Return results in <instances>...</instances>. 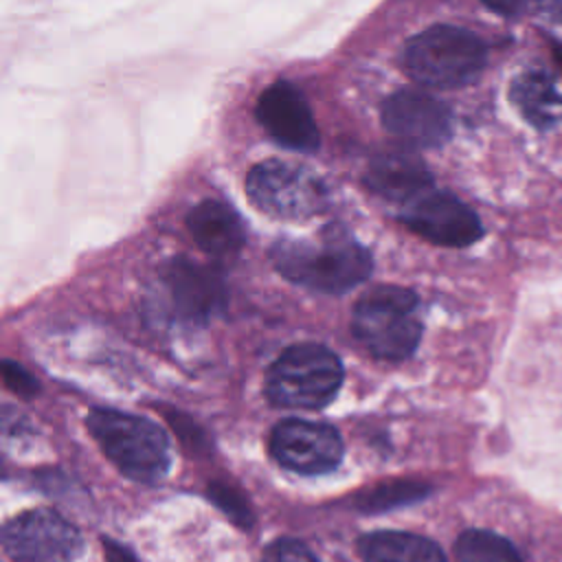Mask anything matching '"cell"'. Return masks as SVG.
I'll return each instance as SVG.
<instances>
[{
    "label": "cell",
    "mask_w": 562,
    "mask_h": 562,
    "mask_svg": "<svg viewBox=\"0 0 562 562\" xmlns=\"http://www.w3.org/2000/svg\"><path fill=\"white\" fill-rule=\"evenodd\" d=\"M270 257L288 281L323 294L349 292L373 270L371 252L334 226L312 239H281L270 248Z\"/></svg>",
    "instance_id": "obj_1"
},
{
    "label": "cell",
    "mask_w": 562,
    "mask_h": 562,
    "mask_svg": "<svg viewBox=\"0 0 562 562\" xmlns=\"http://www.w3.org/2000/svg\"><path fill=\"white\" fill-rule=\"evenodd\" d=\"M402 59L417 83L450 90L479 79L487 61V48L470 29L435 24L404 44Z\"/></svg>",
    "instance_id": "obj_2"
},
{
    "label": "cell",
    "mask_w": 562,
    "mask_h": 562,
    "mask_svg": "<svg viewBox=\"0 0 562 562\" xmlns=\"http://www.w3.org/2000/svg\"><path fill=\"white\" fill-rule=\"evenodd\" d=\"M86 428L125 476L156 483L169 472V439L154 422L114 408H92L86 417Z\"/></svg>",
    "instance_id": "obj_3"
},
{
    "label": "cell",
    "mask_w": 562,
    "mask_h": 562,
    "mask_svg": "<svg viewBox=\"0 0 562 562\" xmlns=\"http://www.w3.org/2000/svg\"><path fill=\"white\" fill-rule=\"evenodd\" d=\"M351 331L375 358H408L422 340L417 296L400 285H378L364 292L353 305Z\"/></svg>",
    "instance_id": "obj_4"
},
{
    "label": "cell",
    "mask_w": 562,
    "mask_h": 562,
    "mask_svg": "<svg viewBox=\"0 0 562 562\" xmlns=\"http://www.w3.org/2000/svg\"><path fill=\"white\" fill-rule=\"evenodd\" d=\"M342 378V362L329 347L299 342L288 347L270 364L266 397L283 408H325L336 397Z\"/></svg>",
    "instance_id": "obj_5"
},
{
    "label": "cell",
    "mask_w": 562,
    "mask_h": 562,
    "mask_svg": "<svg viewBox=\"0 0 562 562\" xmlns=\"http://www.w3.org/2000/svg\"><path fill=\"white\" fill-rule=\"evenodd\" d=\"M250 202L272 217L307 220L329 200L325 182L307 167L285 160H263L246 176Z\"/></svg>",
    "instance_id": "obj_6"
},
{
    "label": "cell",
    "mask_w": 562,
    "mask_h": 562,
    "mask_svg": "<svg viewBox=\"0 0 562 562\" xmlns=\"http://www.w3.org/2000/svg\"><path fill=\"white\" fill-rule=\"evenodd\" d=\"M2 549L13 562H75L83 540L57 512L29 509L2 527Z\"/></svg>",
    "instance_id": "obj_7"
},
{
    "label": "cell",
    "mask_w": 562,
    "mask_h": 562,
    "mask_svg": "<svg viewBox=\"0 0 562 562\" xmlns=\"http://www.w3.org/2000/svg\"><path fill=\"white\" fill-rule=\"evenodd\" d=\"M402 224L430 244L463 248L483 237L479 215L450 191L430 189L400 213Z\"/></svg>",
    "instance_id": "obj_8"
},
{
    "label": "cell",
    "mask_w": 562,
    "mask_h": 562,
    "mask_svg": "<svg viewBox=\"0 0 562 562\" xmlns=\"http://www.w3.org/2000/svg\"><path fill=\"white\" fill-rule=\"evenodd\" d=\"M268 448L279 465L299 474L331 472L345 452L334 426L310 419L279 422L270 432Z\"/></svg>",
    "instance_id": "obj_9"
},
{
    "label": "cell",
    "mask_w": 562,
    "mask_h": 562,
    "mask_svg": "<svg viewBox=\"0 0 562 562\" xmlns=\"http://www.w3.org/2000/svg\"><path fill=\"white\" fill-rule=\"evenodd\" d=\"M160 281L171 312L189 325L206 323L226 305V288L220 272L189 257L167 261Z\"/></svg>",
    "instance_id": "obj_10"
},
{
    "label": "cell",
    "mask_w": 562,
    "mask_h": 562,
    "mask_svg": "<svg viewBox=\"0 0 562 562\" xmlns=\"http://www.w3.org/2000/svg\"><path fill=\"white\" fill-rule=\"evenodd\" d=\"M384 130L413 149L443 145L452 134V114L435 97L419 90H397L382 103Z\"/></svg>",
    "instance_id": "obj_11"
},
{
    "label": "cell",
    "mask_w": 562,
    "mask_h": 562,
    "mask_svg": "<svg viewBox=\"0 0 562 562\" xmlns=\"http://www.w3.org/2000/svg\"><path fill=\"white\" fill-rule=\"evenodd\" d=\"M257 121L281 147L294 151H314L321 134L303 92L290 81L270 83L257 99Z\"/></svg>",
    "instance_id": "obj_12"
},
{
    "label": "cell",
    "mask_w": 562,
    "mask_h": 562,
    "mask_svg": "<svg viewBox=\"0 0 562 562\" xmlns=\"http://www.w3.org/2000/svg\"><path fill=\"white\" fill-rule=\"evenodd\" d=\"M367 187L402 209L435 189L426 165L408 154H382L367 169Z\"/></svg>",
    "instance_id": "obj_13"
},
{
    "label": "cell",
    "mask_w": 562,
    "mask_h": 562,
    "mask_svg": "<svg viewBox=\"0 0 562 562\" xmlns=\"http://www.w3.org/2000/svg\"><path fill=\"white\" fill-rule=\"evenodd\" d=\"M187 228L195 244L217 259L237 255L246 239L239 215L220 200L195 204L187 215Z\"/></svg>",
    "instance_id": "obj_14"
},
{
    "label": "cell",
    "mask_w": 562,
    "mask_h": 562,
    "mask_svg": "<svg viewBox=\"0 0 562 562\" xmlns=\"http://www.w3.org/2000/svg\"><path fill=\"white\" fill-rule=\"evenodd\" d=\"M509 99L522 119L540 132L562 121V94L553 75L540 66L527 68L512 79Z\"/></svg>",
    "instance_id": "obj_15"
},
{
    "label": "cell",
    "mask_w": 562,
    "mask_h": 562,
    "mask_svg": "<svg viewBox=\"0 0 562 562\" xmlns=\"http://www.w3.org/2000/svg\"><path fill=\"white\" fill-rule=\"evenodd\" d=\"M358 549L364 562H446L437 542L408 531L364 533Z\"/></svg>",
    "instance_id": "obj_16"
},
{
    "label": "cell",
    "mask_w": 562,
    "mask_h": 562,
    "mask_svg": "<svg viewBox=\"0 0 562 562\" xmlns=\"http://www.w3.org/2000/svg\"><path fill=\"white\" fill-rule=\"evenodd\" d=\"M459 562H522L516 547L487 529H468L459 536L457 544Z\"/></svg>",
    "instance_id": "obj_17"
},
{
    "label": "cell",
    "mask_w": 562,
    "mask_h": 562,
    "mask_svg": "<svg viewBox=\"0 0 562 562\" xmlns=\"http://www.w3.org/2000/svg\"><path fill=\"white\" fill-rule=\"evenodd\" d=\"M430 494V487L417 481H391L373 490H367L356 498V507L362 512H384L400 505L417 503Z\"/></svg>",
    "instance_id": "obj_18"
},
{
    "label": "cell",
    "mask_w": 562,
    "mask_h": 562,
    "mask_svg": "<svg viewBox=\"0 0 562 562\" xmlns=\"http://www.w3.org/2000/svg\"><path fill=\"white\" fill-rule=\"evenodd\" d=\"M209 498L224 512L228 514L231 520H235L239 527H250L252 525V512L248 501L231 485L226 483H211L209 485Z\"/></svg>",
    "instance_id": "obj_19"
},
{
    "label": "cell",
    "mask_w": 562,
    "mask_h": 562,
    "mask_svg": "<svg viewBox=\"0 0 562 562\" xmlns=\"http://www.w3.org/2000/svg\"><path fill=\"white\" fill-rule=\"evenodd\" d=\"M261 562H318V560L312 555V551L303 542L294 538H279L266 547Z\"/></svg>",
    "instance_id": "obj_20"
},
{
    "label": "cell",
    "mask_w": 562,
    "mask_h": 562,
    "mask_svg": "<svg viewBox=\"0 0 562 562\" xmlns=\"http://www.w3.org/2000/svg\"><path fill=\"white\" fill-rule=\"evenodd\" d=\"M2 367H4V369H2L4 382H7V386H9L13 393L24 395V397L37 393V380H35L22 364L11 362V360H4Z\"/></svg>",
    "instance_id": "obj_21"
},
{
    "label": "cell",
    "mask_w": 562,
    "mask_h": 562,
    "mask_svg": "<svg viewBox=\"0 0 562 562\" xmlns=\"http://www.w3.org/2000/svg\"><path fill=\"white\" fill-rule=\"evenodd\" d=\"M103 551H105V562H136L132 551L114 540L103 538Z\"/></svg>",
    "instance_id": "obj_22"
},
{
    "label": "cell",
    "mask_w": 562,
    "mask_h": 562,
    "mask_svg": "<svg viewBox=\"0 0 562 562\" xmlns=\"http://www.w3.org/2000/svg\"><path fill=\"white\" fill-rule=\"evenodd\" d=\"M540 11L547 13L549 20L553 22H562V2H547V4H538Z\"/></svg>",
    "instance_id": "obj_23"
},
{
    "label": "cell",
    "mask_w": 562,
    "mask_h": 562,
    "mask_svg": "<svg viewBox=\"0 0 562 562\" xmlns=\"http://www.w3.org/2000/svg\"><path fill=\"white\" fill-rule=\"evenodd\" d=\"M551 50H553L555 61H558L560 68H562V42H551Z\"/></svg>",
    "instance_id": "obj_24"
}]
</instances>
